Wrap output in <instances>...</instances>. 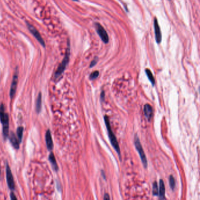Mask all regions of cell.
I'll list each match as a JSON object with an SVG mask.
<instances>
[{"label": "cell", "mask_w": 200, "mask_h": 200, "mask_svg": "<svg viewBox=\"0 0 200 200\" xmlns=\"http://www.w3.org/2000/svg\"><path fill=\"white\" fill-rule=\"evenodd\" d=\"M0 177H1V166H0Z\"/></svg>", "instance_id": "obj_26"}, {"label": "cell", "mask_w": 200, "mask_h": 200, "mask_svg": "<svg viewBox=\"0 0 200 200\" xmlns=\"http://www.w3.org/2000/svg\"><path fill=\"white\" fill-rule=\"evenodd\" d=\"M99 75V72L97 71H95V72H92L89 76V78L90 80H94L96 79Z\"/></svg>", "instance_id": "obj_20"}, {"label": "cell", "mask_w": 200, "mask_h": 200, "mask_svg": "<svg viewBox=\"0 0 200 200\" xmlns=\"http://www.w3.org/2000/svg\"><path fill=\"white\" fill-rule=\"evenodd\" d=\"M104 200H110V197L109 195V194H106L104 196Z\"/></svg>", "instance_id": "obj_24"}, {"label": "cell", "mask_w": 200, "mask_h": 200, "mask_svg": "<svg viewBox=\"0 0 200 200\" xmlns=\"http://www.w3.org/2000/svg\"><path fill=\"white\" fill-rule=\"evenodd\" d=\"M18 80V69L16 68V71L15 72L14 77H13V79L12 81L11 89H10L9 95H10V97H11V99H13L14 97L15 96V95H16Z\"/></svg>", "instance_id": "obj_8"}, {"label": "cell", "mask_w": 200, "mask_h": 200, "mask_svg": "<svg viewBox=\"0 0 200 200\" xmlns=\"http://www.w3.org/2000/svg\"><path fill=\"white\" fill-rule=\"evenodd\" d=\"M102 174L103 175V177H104V179H106V178H105V175H104V171H102Z\"/></svg>", "instance_id": "obj_25"}, {"label": "cell", "mask_w": 200, "mask_h": 200, "mask_svg": "<svg viewBox=\"0 0 200 200\" xmlns=\"http://www.w3.org/2000/svg\"><path fill=\"white\" fill-rule=\"evenodd\" d=\"M97 58H95L91 62V64L90 65V68H92L93 66H95L97 64Z\"/></svg>", "instance_id": "obj_21"}, {"label": "cell", "mask_w": 200, "mask_h": 200, "mask_svg": "<svg viewBox=\"0 0 200 200\" xmlns=\"http://www.w3.org/2000/svg\"><path fill=\"white\" fill-rule=\"evenodd\" d=\"M168 1H171V0H168Z\"/></svg>", "instance_id": "obj_27"}, {"label": "cell", "mask_w": 200, "mask_h": 200, "mask_svg": "<svg viewBox=\"0 0 200 200\" xmlns=\"http://www.w3.org/2000/svg\"><path fill=\"white\" fill-rule=\"evenodd\" d=\"M70 43H69V40H68V47H67V49L64 58L62 61V62H61V64L59 65L57 70H56L55 73V78L57 79H58L63 73V72H64L66 67L67 66V65L68 64L69 61V58H70Z\"/></svg>", "instance_id": "obj_2"}, {"label": "cell", "mask_w": 200, "mask_h": 200, "mask_svg": "<svg viewBox=\"0 0 200 200\" xmlns=\"http://www.w3.org/2000/svg\"><path fill=\"white\" fill-rule=\"evenodd\" d=\"M0 121L2 124L3 136L6 140L9 135V116L5 111V107L3 104L0 105Z\"/></svg>", "instance_id": "obj_1"}, {"label": "cell", "mask_w": 200, "mask_h": 200, "mask_svg": "<svg viewBox=\"0 0 200 200\" xmlns=\"http://www.w3.org/2000/svg\"><path fill=\"white\" fill-rule=\"evenodd\" d=\"M159 194L160 196V199L164 198L165 195V185L163 180H160V185H159Z\"/></svg>", "instance_id": "obj_13"}, {"label": "cell", "mask_w": 200, "mask_h": 200, "mask_svg": "<svg viewBox=\"0 0 200 200\" xmlns=\"http://www.w3.org/2000/svg\"><path fill=\"white\" fill-rule=\"evenodd\" d=\"M10 196H11V200H16V197L15 196V195H14V194L13 192H12L11 193V195Z\"/></svg>", "instance_id": "obj_22"}, {"label": "cell", "mask_w": 200, "mask_h": 200, "mask_svg": "<svg viewBox=\"0 0 200 200\" xmlns=\"http://www.w3.org/2000/svg\"><path fill=\"white\" fill-rule=\"evenodd\" d=\"M9 140L11 142V143L12 144V146H14V147H15L16 149H18L19 147V142L18 140V139H16V136L15 135V134L13 132H11L9 136Z\"/></svg>", "instance_id": "obj_12"}, {"label": "cell", "mask_w": 200, "mask_h": 200, "mask_svg": "<svg viewBox=\"0 0 200 200\" xmlns=\"http://www.w3.org/2000/svg\"><path fill=\"white\" fill-rule=\"evenodd\" d=\"M26 25H27V27H28L29 31L31 32V33L37 39V40L40 43L41 45H42L43 47H45V41L44 40L43 38L42 37V36L40 35V33L39 32V31L32 25L30 23H27Z\"/></svg>", "instance_id": "obj_6"}, {"label": "cell", "mask_w": 200, "mask_h": 200, "mask_svg": "<svg viewBox=\"0 0 200 200\" xmlns=\"http://www.w3.org/2000/svg\"><path fill=\"white\" fill-rule=\"evenodd\" d=\"M169 183H170V187L172 190H174L175 187H176V182H175V180L174 178V177L172 176H170V179H169Z\"/></svg>", "instance_id": "obj_19"}, {"label": "cell", "mask_w": 200, "mask_h": 200, "mask_svg": "<svg viewBox=\"0 0 200 200\" xmlns=\"http://www.w3.org/2000/svg\"><path fill=\"white\" fill-rule=\"evenodd\" d=\"M153 194L154 196L159 195V187L157 182H154L153 184Z\"/></svg>", "instance_id": "obj_18"}, {"label": "cell", "mask_w": 200, "mask_h": 200, "mask_svg": "<svg viewBox=\"0 0 200 200\" xmlns=\"http://www.w3.org/2000/svg\"><path fill=\"white\" fill-rule=\"evenodd\" d=\"M41 106H42V96H41V93H40L38 96L36 102V111L38 113L40 112Z\"/></svg>", "instance_id": "obj_15"}, {"label": "cell", "mask_w": 200, "mask_h": 200, "mask_svg": "<svg viewBox=\"0 0 200 200\" xmlns=\"http://www.w3.org/2000/svg\"><path fill=\"white\" fill-rule=\"evenodd\" d=\"M104 122L106 126V128L107 129V132H108V135H109V137L110 139V141L111 142L112 146L114 147V149H115V150L117 152L118 154H119V157H120V150L119 146L118 144V142L117 141L116 137V136H114L113 131H112V128H111V126L110 125V122H109V118L107 116H105L104 117Z\"/></svg>", "instance_id": "obj_3"}, {"label": "cell", "mask_w": 200, "mask_h": 200, "mask_svg": "<svg viewBox=\"0 0 200 200\" xmlns=\"http://www.w3.org/2000/svg\"><path fill=\"white\" fill-rule=\"evenodd\" d=\"M144 115L147 120H151L152 119L153 111L152 107L149 104H146L144 106Z\"/></svg>", "instance_id": "obj_10"}, {"label": "cell", "mask_w": 200, "mask_h": 200, "mask_svg": "<svg viewBox=\"0 0 200 200\" xmlns=\"http://www.w3.org/2000/svg\"><path fill=\"white\" fill-rule=\"evenodd\" d=\"M95 26L96 32L98 33L100 39L104 44H107L109 41V35L106 31L104 30V28L99 23H95Z\"/></svg>", "instance_id": "obj_5"}, {"label": "cell", "mask_w": 200, "mask_h": 200, "mask_svg": "<svg viewBox=\"0 0 200 200\" xmlns=\"http://www.w3.org/2000/svg\"><path fill=\"white\" fill-rule=\"evenodd\" d=\"M146 73L149 79L152 83L153 86H154V83H155V79H154V78L153 76L152 72H151V71L149 69H146Z\"/></svg>", "instance_id": "obj_16"}, {"label": "cell", "mask_w": 200, "mask_h": 200, "mask_svg": "<svg viewBox=\"0 0 200 200\" xmlns=\"http://www.w3.org/2000/svg\"><path fill=\"white\" fill-rule=\"evenodd\" d=\"M154 33H155V39L156 40V42L158 44H160L162 40V35H161V32L158 20L156 18H155L154 19Z\"/></svg>", "instance_id": "obj_7"}, {"label": "cell", "mask_w": 200, "mask_h": 200, "mask_svg": "<svg viewBox=\"0 0 200 200\" xmlns=\"http://www.w3.org/2000/svg\"><path fill=\"white\" fill-rule=\"evenodd\" d=\"M135 147H136V150H137V152L139 154V156L140 157V159H141V160L142 161V163H143L144 167L147 168V160L146 159V156L145 155L144 150L143 149L142 146L140 143V140H139L138 136L137 135H136L135 138Z\"/></svg>", "instance_id": "obj_4"}, {"label": "cell", "mask_w": 200, "mask_h": 200, "mask_svg": "<svg viewBox=\"0 0 200 200\" xmlns=\"http://www.w3.org/2000/svg\"><path fill=\"white\" fill-rule=\"evenodd\" d=\"M45 140H46V144L49 150H52L53 149V141L52 139V136L50 130H48L46 135H45Z\"/></svg>", "instance_id": "obj_11"}, {"label": "cell", "mask_w": 200, "mask_h": 200, "mask_svg": "<svg viewBox=\"0 0 200 200\" xmlns=\"http://www.w3.org/2000/svg\"><path fill=\"white\" fill-rule=\"evenodd\" d=\"M6 174H7V181L8 187L11 190H14L15 188L14 180L12 174L11 173V170L8 164H7Z\"/></svg>", "instance_id": "obj_9"}, {"label": "cell", "mask_w": 200, "mask_h": 200, "mask_svg": "<svg viewBox=\"0 0 200 200\" xmlns=\"http://www.w3.org/2000/svg\"><path fill=\"white\" fill-rule=\"evenodd\" d=\"M104 96H105V94H104V91L103 90L102 92H101V94H100V97H101V99L102 100H104Z\"/></svg>", "instance_id": "obj_23"}, {"label": "cell", "mask_w": 200, "mask_h": 200, "mask_svg": "<svg viewBox=\"0 0 200 200\" xmlns=\"http://www.w3.org/2000/svg\"><path fill=\"white\" fill-rule=\"evenodd\" d=\"M49 160L50 161V162L51 163V164L53 168L55 170V171H58V164L56 163V159L55 158V156L54 155V154L52 153H51L49 156Z\"/></svg>", "instance_id": "obj_14"}, {"label": "cell", "mask_w": 200, "mask_h": 200, "mask_svg": "<svg viewBox=\"0 0 200 200\" xmlns=\"http://www.w3.org/2000/svg\"><path fill=\"white\" fill-rule=\"evenodd\" d=\"M23 132H24V128L21 126L17 128V136H18V139L19 142H21L22 139H23Z\"/></svg>", "instance_id": "obj_17"}]
</instances>
